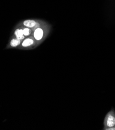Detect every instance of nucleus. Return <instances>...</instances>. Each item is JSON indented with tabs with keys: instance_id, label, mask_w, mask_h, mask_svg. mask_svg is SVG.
I'll return each mask as SVG.
<instances>
[{
	"instance_id": "nucleus-2",
	"label": "nucleus",
	"mask_w": 115,
	"mask_h": 130,
	"mask_svg": "<svg viewBox=\"0 0 115 130\" xmlns=\"http://www.w3.org/2000/svg\"><path fill=\"white\" fill-rule=\"evenodd\" d=\"M115 126V111L112 108L106 115L104 120L103 128L111 127Z\"/></svg>"
},
{
	"instance_id": "nucleus-8",
	"label": "nucleus",
	"mask_w": 115,
	"mask_h": 130,
	"mask_svg": "<svg viewBox=\"0 0 115 130\" xmlns=\"http://www.w3.org/2000/svg\"><path fill=\"white\" fill-rule=\"evenodd\" d=\"M104 130H115V126L111 127H108V128H103Z\"/></svg>"
},
{
	"instance_id": "nucleus-1",
	"label": "nucleus",
	"mask_w": 115,
	"mask_h": 130,
	"mask_svg": "<svg viewBox=\"0 0 115 130\" xmlns=\"http://www.w3.org/2000/svg\"><path fill=\"white\" fill-rule=\"evenodd\" d=\"M33 31V38L37 43H41L46 38V35L48 33V26L44 23L41 25L40 27L34 29Z\"/></svg>"
},
{
	"instance_id": "nucleus-3",
	"label": "nucleus",
	"mask_w": 115,
	"mask_h": 130,
	"mask_svg": "<svg viewBox=\"0 0 115 130\" xmlns=\"http://www.w3.org/2000/svg\"><path fill=\"white\" fill-rule=\"evenodd\" d=\"M43 24V22L41 21H38L33 19L25 20L23 22V25L25 27H27L31 29L32 30H34L36 28L40 27Z\"/></svg>"
},
{
	"instance_id": "nucleus-5",
	"label": "nucleus",
	"mask_w": 115,
	"mask_h": 130,
	"mask_svg": "<svg viewBox=\"0 0 115 130\" xmlns=\"http://www.w3.org/2000/svg\"><path fill=\"white\" fill-rule=\"evenodd\" d=\"M14 35L16 38L21 41L23 40L25 38V36L23 34V31L22 28L17 29L14 32Z\"/></svg>"
},
{
	"instance_id": "nucleus-7",
	"label": "nucleus",
	"mask_w": 115,
	"mask_h": 130,
	"mask_svg": "<svg viewBox=\"0 0 115 130\" xmlns=\"http://www.w3.org/2000/svg\"><path fill=\"white\" fill-rule=\"evenodd\" d=\"M22 29L23 31V34L25 36H28L32 33V30L29 28L25 27V28H22Z\"/></svg>"
},
{
	"instance_id": "nucleus-4",
	"label": "nucleus",
	"mask_w": 115,
	"mask_h": 130,
	"mask_svg": "<svg viewBox=\"0 0 115 130\" xmlns=\"http://www.w3.org/2000/svg\"><path fill=\"white\" fill-rule=\"evenodd\" d=\"M37 43L34 38L29 37L25 39H24L23 41L21 43V46L24 48L29 47L30 46H34L35 43Z\"/></svg>"
},
{
	"instance_id": "nucleus-6",
	"label": "nucleus",
	"mask_w": 115,
	"mask_h": 130,
	"mask_svg": "<svg viewBox=\"0 0 115 130\" xmlns=\"http://www.w3.org/2000/svg\"><path fill=\"white\" fill-rule=\"evenodd\" d=\"M21 42V40H19L16 38H12L9 42V45L11 47H16L20 45Z\"/></svg>"
}]
</instances>
